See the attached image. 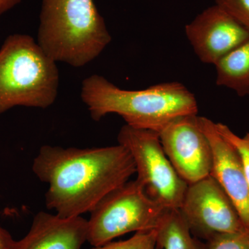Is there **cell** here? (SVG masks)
I'll return each mask as SVG.
<instances>
[{
    "label": "cell",
    "instance_id": "1",
    "mask_svg": "<svg viewBox=\"0 0 249 249\" xmlns=\"http://www.w3.org/2000/svg\"><path fill=\"white\" fill-rule=\"evenodd\" d=\"M32 170L48 185L47 209L62 218L91 212L136 174L132 156L121 144L92 148L45 145L34 159Z\"/></svg>",
    "mask_w": 249,
    "mask_h": 249
},
{
    "label": "cell",
    "instance_id": "2",
    "mask_svg": "<svg viewBox=\"0 0 249 249\" xmlns=\"http://www.w3.org/2000/svg\"><path fill=\"white\" fill-rule=\"evenodd\" d=\"M80 96L94 121L115 114L130 127L158 133L174 119L198 112L196 96L178 82L125 90L94 74L83 80Z\"/></svg>",
    "mask_w": 249,
    "mask_h": 249
},
{
    "label": "cell",
    "instance_id": "3",
    "mask_svg": "<svg viewBox=\"0 0 249 249\" xmlns=\"http://www.w3.org/2000/svg\"><path fill=\"white\" fill-rule=\"evenodd\" d=\"M111 41L93 0H42L37 42L55 62L84 67Z\"/></svg>",
    "mask_w": 249,
    "mask_h": 249
},
{
    "label": "cell",
    "instance_id": "4",
    "mask_svg": "<svg viewBox=\"0 0 249 249\" xmlns=\"http://www.w3.org/2000/svg\"><path fill=\"white\" fill-rule=\"evenodd\" d=\"M56 62L30 36L14 34L0 49V114L17 106L50 107L56 100Z\"/></svg>",
    "mask_w": 249,
    "mask_h": 249
},
{
    "label": "cell",
    "instance_id": "5",
    "mask_svg": "<svg viewBox=\"0 0 249 249\" xmlns=\"http://www.w3.org/2000/svg\"><path fill=\"white\" fill-rule=\"evenodd\" d=\"M167 211L137 180L127 181L105 196L90 212L87 242L97 247L129 232L154 230Z\"/></svg>",
    "mask_w": 249,
    "mask_h": 249
},
{
    "label": "cell",
    "instance_id": "6",
    "mask_svg": "<svg viewBox=\"0 0 249 249\" xmlns=\"http://www.w3.org/2000/svg\"><path fill=\"white\" fill-rule=\"evenodd\" d=\"M118 142L132 156L137 175L136 180L147 194L165 209H179L188 183L178 175L165 155L158 132L125 124L119 131Z\"/></svg>",
    "mask_w": 249,
    "mask_h": 249
},
{
    "label": "cell",
    "instance_id": "7",
    "mask_svg": "<svg viewBox=\"0 0 249 249\" xmlns=\"http://www.w3.org/2000/svg\"><path fill=\"white\" fill-rule=\"evenodd\" d=\"M178 211L193 234L206 240L216 234L247 229L232 201L211 175L188 184Z\"/></svg>",
    "mask_w": 249,
    "mask_h": 249
},
{
    "label": "cell",
    "instance_id": "8",
    "mask_svg": "<svg viewBox=\"0 0 249 249\" xmlns=\"http://www.w3.org/2000/svg\"><path fill=\"white\" fill-rule=\"evenodd\" d=\"M165 155L188 184L211 175V144L198 123L197 114L174 119L159 132Z\"/></svg>",
    "mask_w": 249,
    "mask_h": 249
},
{
    "label": "cell",
    "instance_id": "9",
    "mask_svg": "<svg viewBox=\"0 0 249 249\" xmlns=\"http://www.w3.org/2000/svg\"><path fill=\"white\" fill-rule=\"evenodd\" d=\"M185 32L200 61L213 65L249 40L248 29L216 4L187 24Z\"/></svg>",
    "mask_w": 249,
    "mask_h": 249
},
{
    "label": "cell",
    "instance_id": "10",
    "mask_svg": "<svg viewBox=\"0 0 249 249\" xmlns=\"http://www.w3.org/2000/svg\"><path fill=\"white\" fill-rule=\"evenodd\" d=\"M198 123L212 149L211 175L232 201L242 224L249 231V185L240 156L231 144L219 133L216 123L199 116Z\"/></svg>",
    "mask_w": 249,
    "mask_h": 249
},
{
    "label": "cell",
    "instance_id": "11",
    "mask_svg": "<svg viewBox=\"0 0 249 249\" xmlns=\"http://www.w3.org/2000/svg\"><path fill=\"white\" fill-rule=\"evenodd\" d=\"M87 234L88 220L82 216L62 218L41 211L27 235L10 249H81Z\"/></svg>",
    "mask_w": 249,
    "mask_h": 249
},
{
    "label": "cell",
    "instance_id": "12",
    "mask_svg": "<svg viewBox=\"0 0 249 249\" xmlns=\"http://www.w3.org/2000/svg\"><path fill=\"white\" fill-rule=\"evenodd\" d=\"M214 66L218 86L231 89L241 97L249 96V40L229 52Z\"/></svg>",
    "mask_w": 249,
    "mask_h": 249
},
{
    "label": "cell",
    "instance_id": "13",
    "mask_svg": "<svg viewBox=\"0 0 249 249\" xmlns=\"http://www.w3.org/2000/svg\"><path fill=\"white\" fill-rule=\"evenodd\" d=\"M156 229L160 249H204L193 237L178 210H168Z\"/></svg>",
    "mask_w": 249,
    "mask_h": 249
},
{
    "label": "cell",
    "instance_id": "14",
    "mask_svg": "<svg viewBox=\"0 0 249 249\" xmlns=\"http://www.w3.org/2000/svg\"><path fill=\"white\" fill-rule=\"evenodd\" d=\"M157 229L137 232L128 240L110 242L91 249H160L157 245Z\"/></svg>",
    "mask_w": 249,
    "mask_h": 249
},
{
    "label": "cell",
    "instance_id": "15",
    "mask_svg": "<svg viewBox=\"0 0 249 249\" xmlns=\"http://www.w3.org/2000/svg\"><path fill=\"white\" fill-rule=\"evenodd\" d=\"M207 240L204 249H249V231L216 234Z\"/></svg>",
    "mask_w": 249,
    "mask_h": 249
},
{
    "label": "cell",
    "instance_id": "16",
    "mask_svg": "<svg viewBox=\"0 0 249 249\" xmlns=\"http://www.w3.org/2000/svg\"><path fill=\"white\" fill-rule=\"evenodd\" d=\"M216 128L219 133L237 150L249 185V133L244 137H240L234 133L227 125L221 123L216 124Z\"/></svg>",
    "mask_w": 249,
    "mask_h": 249
},
{
    "label": "cell",
    "instance_id": "17",
    "mask_svg": "<svg viewBox=\"0 0 249 249\" xmlns=\"http://www.w3.org/2000/svg\"><path fill=\"white\" fill-rule=\"evenodd\" d=\"M219 5L249 31V0H215Z\"/></svg>",
    "mask_w": 249,
    "mask_h": 249
},
{
    "label": "cell",
    "instance_id": "18",
    "mask_svg": "<svg viewBox=\"0 0 249 249\" xmlns=\"http://www.w3.org/2000/svg\"><path fill=\"white\" fill-rule=\"evenodd\" d=\"M15 241L10 232L0 225V249H10Z\"/></svg>",
    "mask_w": 249,
    "mask_h": 249
},
{
    "label": "cell",
    "instance_id": "19",
    "mask_svg": "<svg viewBox=\"0 0 249 249\" xmlns=\"http://www.w3.org/2000/svg\"><path fill=\"white\" fill-rule=\"evenodd\" d=\"M21 0H0V16L12 9Z\"/></svg>",
    "mask_w": 249,
    "mask_h": 249
}]
</instances>
